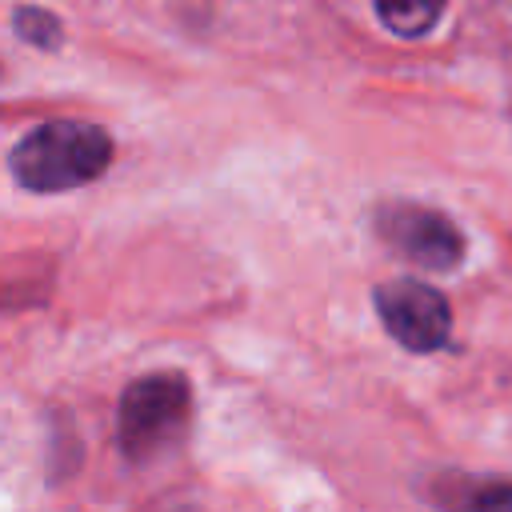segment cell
Segmentation results:
<instances>
[{
  "instance_id": "obj_3",
  "label": "cell",
  "mask_w": 512,
  "mask_h": 512,
  "mask_svg": "<svg viewBox=\"0 0 512 512\" xmlns=\"http://www.w3.org/2000/svg\"><path fill=\"white\" fill-rule=\"evenodd\" d=\"M376 232L400 256H408V260H416L420 268H432V272H448L464 260L460 228L448 216H440L424 204L396 200V204L376 208Z\"/></svg>"
},
{
  "instance_id": "obj_4",
  "label": "cell",
  "mask_w": 512,
  "mask_h": 512,
  "mask_svg": "<svg viewBox=\"0 0 512 512\" xmlns=\"http://www.w3.org/2000/svg\"><path fill=\"white\" fill-rule=\"evenodd\" d=\"M376 316L408 352H436L452 336L448 300L420 280H392L376 288Z\"/></svg>"
},
{
  "instance_id": "obj_7",
  "label": "cell",
  "mask_w": 512,
  "mask_h": 512,
  "mask_svg": "<svg viewBox=\"0 0 512 512\" xmlns=\"http://www.w3.org/2000/svg\"><path fill=\"white\" fill-rule=\"evenodd\" d=\"M468 512H512V480L480 484L468 496Z\"/></svg>"
},
{
  "instance_id": "obj_2",
  "label": "cell",
  "mask_w": 512,
  "mask_h": 512,
  "mask_svg": "<svg viewBox=\"0 0 512 512\" xmlns=\"http://www.w3.org/2000/svg\"><path fill=\"white\" fill-rule=\"evenodd\" d=\"M192 416L188 380L176 372H152L124 388L120 396V448L132 460H152L168 452Z\"/></svg>"
},
{
  "instance_id": "obj_1",
  "label": "cell",
  "mask_w": 512,
  "mask_h": 512,
  "mask_svg": "<svg viewBox=\"0 0 512 512\" xmlns=\"http://www.w3.org/2000/svg\"><path fill=\"white\" fill-rule=\"evenodd\" d=\"M112 160V136L96 124L52 120L28 132L12 156V180L28 192H68L96 180Z\"/></svg>"
},
{
  "instance_id": "obj_5",
  "label": "cell",
  "mask_w": 512,
  "mask_h": 512,
  "mask_svg": "<svg viewBox=\"0 0 512 512\" xmlns=\"http://www.w3.org/2000/svg\"><path fill=\"white\" fill-rule=\"evenodd\" d=\"M376 16L384 20L388 32L412 40V36H424L440 24L444 0H376Z\"/></svg>"
},
{
  "instance_id": "obj_6",
  "label": "cell",
  "mask_w": 512,
  "mask_h": 512,
  "mask_svg": "<svg viewBox=\"0 0 512 512\" xmlns=\"http://www.w3.org/2000/svg\"><path fill=\"white\" fill-rule=\"evenodd\" d=\"M12 24H16V36H20V40L40 44V48H52V44L60 40V24H56L48 12H40V8H20V12L12 16Z\"/></svg>"
}]
</instances>
